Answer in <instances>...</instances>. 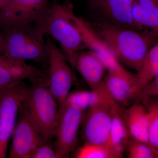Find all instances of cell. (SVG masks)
Returning a JSON list of instances; mask_svg holds the SVG:
<instances>
[{"label":"cell","mask_w":158,"mask_h":158,"mask_svg":"<svg viewBox=\"0 0 158 158\" xmlns=\"http://www.w3.org/2000/svg\"><path fill=\"white\" fill-rule=\"evenodd\" d=\"M77 17L72 3L65 1L63 4H50L34 24L44 36L59 43L65 58L73 67L79 52L88 48Z\"/></svg>","instance_id":"obj_1"},{"label":"cell","mask_w":158,"mask_h":158,"mask_svg":"<svg viewBox=\"0 0 158 158\" xmlns=\"http://www.w3.org/2000/svg\"><path fill=\"white\" fill-rule=\"evenodd\" d=\"M98 39L116 59L138 71L148 52L158 43V35L148 31L139 32L95 21L87 22Z\"/></svg>","instance_id":"obj_2"},{"label":"cell","mask_w":158,"mask_h":158,"mask_svg":"<svg viewBox=\"0 0 158 158\" xmlns=\"http://www.w3.org/2000/svg\"><path fill=\"white\" fill-rule=\"evenodd\" d=\"M48 85V83H37L25 86L19 110L34 129L46 140L51 141L55 137L59 108Z\"/></svg>","instance_id":"obj_3"},{"label":"cell","mask_w":158,"mask_h":158,"mask_svg":"<svg viewBox=\"0 0 158 158\" xmlns=\"http://www.w3.org/2000/svg\"><path fill=\"white\" fill-rule=\"evenodd\" d=\"M3 30V57L38 63L48 61L45 36L34 24Z\"/></svg>","instance_id":"obj_4"},{"label":"cell","mask_w":158,"mask_h":158,"mask_svg":"<svg viewBox=\"0 0 158 158\" xmlns=\"http://www.w3.org/2000/svg\"><path fill=\"white\" fill-rule=\"evenodd\" d=\"M100 98L85 114L82 121V133L85 142L106 145L109 138L112 119L120 107L109 93L104 83L100 86Z\"/></svg>","instance_id":"obj_5"},{"label":"cell","mask_w":158,"mask_h":158,"mask_svg":"<svg viewBox=\"0 0 158 158\" xmlns=\"http://www.w3.org/2000/svg\"><path fill=\"white\" fill-rule=\"evenodd\" d=\"M49 63V89L61 110L74 82L75 77L63 52L52 38L45 36Z\"/></svg>","instance_id":"obj_6"},{"label":"cell","mask_w":158,"mask_h":158,"mask_svg":"<svg viewBox=\"0 0 158 158\" xmlns=\"http://www.w3.org/2000/svg\"><path fill=\"white\" fill-rule=\"evenodd\" d=\"M85 112L67 102L59 110L54 148L57 158L69 157L74 149Z\"/></svg>","instance_id":"obj_7"},{"label":"cell","mask_w":158,"mask_h":158,"mask_svg":"<svg viewBox=\"0 0 158 158\" xmlns=\"http://www.w3.org/2000/svg\"><path fill=\"white\" fill-rule=\"evenodd\" d=\"M49 5V0H7L0 9V28L34 24Z\"/></svg>","instance_id":"obj_8"},{"label":"cell","mask_w":158,"mask_h":158,"mask_svg":"<svg viewBox=\"0 0 158 158\" xmlns=\"http://www.w3.org/2000/svg\"><path fill=\"white\" fill-rule=\"evenodd\" d=\"M134 0H88L89 9L96 21L119 27L143 32L131 14Z\"/></svg>","instance_id":"obj_9"},{"label":"cell","mask_w":158,"mask_h":158,"mask_svg":"<svg viewBox=\"0 0 158 158\" xmlns=\"http://www.w3.org/2000/svg\"><path fill=\"white\" fill-rule=\"evenodd\" d=\"M25 87L20 82L0 96V158H6L8 143L16 125Z\"/></svg>","instance_id":"obj_10"},{"label":"cell","mask_w":158,"mask_h":158,"mask_svg":"<svg viewBox=\"0 0 158 158\" xmlns=\"http://www.w3.org/2000/svg\"><path fill=\"white\" fill-rule=\"evenodd\" d=\"M12 134L10 150L11 158H31L32 153L44 139L34 129L22 111Z\"/></svg>","instance_id":"obj_11"},{"label":"cell","mask_w":158,"mask_h":158,"mask_svg":"<svg viewBox=\"0 0 158 158\" xmlns=\"http://www.w3.org/2000/svg\"><path fill=\"white\" fill-rule=\"evenodd\" d=\"M107 69L108 74L103 82L111 96L119 102L129 100L136 83V74L125 69L117 59Z\"/></svg>","instance_id":"obj_12"},{"label":"cell","mask_w":158,"mask_h":158,"mask_svg":"<svg viewBox=\"0 0 158 158\" xmlns=\"http://www.w3.org/2000/svg\"><path fill=\"white\" fill-rule=\"evenodd\" d=\"M74 67L77 69L91 90L99 87L103 82L106 68L100 58L93 51L79 52Z\"/></svg>","instance_id":"obj_13"},{"label":"cell","mask_w":158,"mask_h":158,"mask_svg":"<svg viewBox=\"0 0 158 158\" xmlns=\"http://www.w3.org/2000/svg\"><path fill=\"white\" fill-rule=\"evenodd\" d=\"M123 114L130 136L150 147L148 135L147 112L145 107L137 102L123 111Z\"/></svg>","instance_id":"obj_14"},{"label":"cell","mask_w":158,"mask_h":158,"mask_svg":"<svg viewBox=\"0 0 158 158\" xmlns=\"http://www.w3.org/2000/svg\"><path fill=\"white\" fill-rule=\"evenodd\" d=\"M131 14L138 26L158 35V0H134Z\"/></svg>","instance_id":"obj_15"},{"label":"cell","mask_w":158,"mask_h":158,"mask_svg":"<svg viewBox=\"0 0 158 158\" xmlns=\"http://www.w3.org/2000/svg\"><path fill=\"white\" fill-rule=\"evenodd\" d=\"M137 72L135 84L133 88L130 99L135 98L140 89L158 76V43L148 52Z\"/></svg>","instance_id":"obj_16"},{"label":"cell","mask_w":158,"mask_h":158,"mask_svg":"<svg viewBox=\"0 0 158 158\" xmlns=\"http://www.w3.org/2000/svg\"><path fill=\"white\" fill-rule=\"evenodd\" d=\"M130 137L123 111L120 107L113 115L110 135L106 145L113 149L118 158H121L124 146L126 145Z\"/></svg>","instance_id":"obj_17"},{"label":"cell","mask_w":158,"mask_h":158,"mask_svg":"<svg viewBox=\"0 0 158 158\" xmlns=\"http://www.w3.org/2000/svg\"><path fill=\"white\" fill-rule=\"evenodd\" d=\"M147 110V131L150 146L158 154V104L148 99L144 104Z\"/></svg>","instance_id":"obj_18"},{"label":"cell","mask_w":158,"mask_h":158,"mask_svg":"<svg viewBox=\"0 0 158 158\" xmlns=\"http://www.w3.org/2000/svg\"><path fill=\"white\" fill-rule=\"evenodd\" d=\"M100 98L99 88L98 87L91 91H79L69 94L66 102L86 111L98 102Z\"/></svg>","instance_id":"obj_19"},{"label":"cell","mask_w":158,"mask_h":158,"mask_svg":"<svg viewBox=\"0 0 158 158\" xmlns=\"http://www.w3.org/2000/svg\"><path fill=\"white\" fill-rule=\"evenodd\" d=\"M77 158H118L113 149L106 145L85 142L77 152Z\"/></svg>","instance_id":"obj_20"},{"label":"cell","mask_w":158,"mask_h":158,"mask_svg":"<svg viewBox=\"0 0 158 158\" xmlns=\"http://www.w3.org/2000/svg\"><path fill=\"white\" fill-rule=\"evenodd\" d=\"M130 158H157L158 155L149 145L138 141L130 136L126 145Z\"/></svg>","instance_id":"obj_21"},{"label":"cell","mask_w":158,"mask_h":158,"mask_svg":"<svg viewBox=\"0 0 158 158\" xmlns=\"http://www.w3.org/2000/svg\"><path fill=\"white\" fill-rule=\"evenodd\" d=\"M12 75L0 55V94L20 83Z\"/></svg>","instance_id":"obj_22"},{"label":"cell","mask_w":158,"mask_h":158,"mask_svg":"<svg viewBox=\"0 0 158 158\" xmlns=\"http://www.w3.org/2000/svg\"><path fill=\"white\" fill-rule=\"evenodd\" d=\"M158 94V76L152 81L144 86L138 91L135 98L138 99L144 104L150 98L157 96Z\"/></svg>","instance_id":"obj_23"},{"label":"cell","mask_w":158,"mask_h":158,"mask_svg":"<svg viewBox=\"0 0 158 158\" xmlns=\"http://www.w3.org/2000/svg\"><path fill=\"white\" fill-rule=\"evenodd\" d=\"M50 142L46 140L42 141L34 150L31 158H57L55 150Z\"/></svg>","instance_id":"obj_24"},{"label":"cell","mask_w":158,"mask_h":158,"mask_svg":"<svg viewBox=\"0 0 158 158\" xmlns=\"http://www.w3.org/2000/svg\"><path fill=\"white\" fill-rule=\"evenodd\" d=\"M0 28V55L2 54L4 47V39L2 33L1 31Z\"/></svg>","instance_id":"obj_25"},{"label":"cell","mask_w":158,"mask_h":158,"mask_svg":"<svg viewBox=\"0 0 158 158\" xmlns=\"http://www.w3.org/2000/svg\"><path fill=\"white\" fill-rule=\"evenodd\" d=\"M7 2V0H0V9L5 6Z\"/></svg>","instance_id":"obj_26"},{"label":"cell","mask_w":158,"mask_h":158,"mask_svg":"<svg viewBox=\"0 0 158 158\" xmlns=\"http://www.w3.org/2000/svg\"><path fill=\"white\" fill-rule=\"evenodd\" d=\"M66 1H69V0H66Z\"/></svg>","instance_id":"obj_27"}]
</instances>
